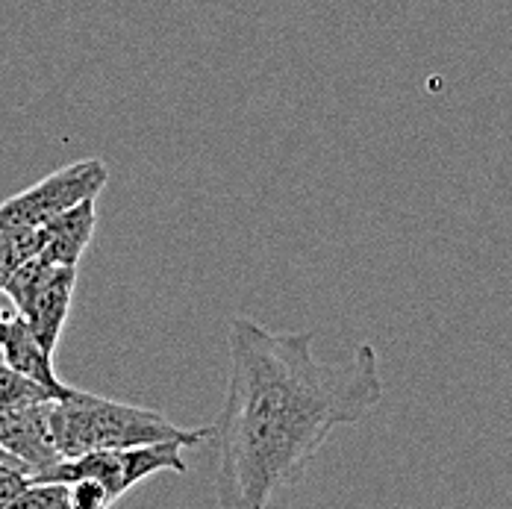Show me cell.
Listing matches in <instances>:
<instances>
[{"instance_id": "6da1fadb", "label": "cell", "mask_w": 512, "mask_h": 509, "mask_svg": "<svg viewBox=\"0 0 512 509\" xmlns=\"http://www.w3.org/2000/svg\"><path fill=\"white\" fill-rule=\"evenodd\" d=\"M312 342V333H274L245 315L230 321L227 395L209 439L218 509H268L336 430L380 407L383 374L371 342L339 362L315 357Z\"/></svg>"}, {"instance_id": "7a4b0ae2", "label": "cell", "mask_w": 512, "mask_h": 509, "mask_svg": "<svg viewBox=\"0 0 512 509\" xmlns=\"http://www.w3.org/2000/svg\"><path fill=\"white\" fill-rule=\"evenodd\" d=\"M51 430L62 459L162 442H183L186 448H198L212 439V427L186 430L154 409L130 407L80 389H74L65 401H53Z\"/></svg>"}, {"instance_id": "3957f363", "label": "cell", "mask_w": 512, "mask_h": 509, "mask_svg": "<svg viewBox=\"0 0 512 509\" xmlns=\"http://www.w3.org/2000/svg\"><path fill=\"white\" fill-rule=\"evenodd\" d=\"M183 442H162V445H145V448H121V451H92L83 457L59 459L56 465L33 474V483H74V480H98L118 501L142 480L154 477L159 471L183 474Z\"/></svg>"}, {"instance_id": "277c9868", "label": "cell", "mask_w": 512, "mask_h": 509, "mask_svg": "<svg viewBox=\"0 0 512 509\" xmlns=\"http://www.w3.org/2000/svg\"><path fill=\"white\" fill-rule=\"evenodd\" d=\"M106 183H109V168L103 165V159H80L65 168H56L45 180L33 183L30 189L0 204V230L45 227L74 206L98 201Z\"/></svg>"}, {"instance_id": "5b68a950", "label": "cell", "mask_w": 512, "mask_h": 509, "mask_svg": "<svg viewBox=\"0 0 512 509\" xmlns=\"http://www.w3.org/2000/svg\"><path fill=\"white\" fill-rule=\"evenodd\" d=\"M77 289V265H51L45 259L24 262L6 283V295L15 312L33 327L48 354H56L59 336L65 330L71 298Z\"/></svg>"}, {"instance_id": "8992f818", "label": "cell", "mask_w": 512, "mask_h": 509, "mask_svg": "<svg viewBox=\"0 0 512 509\" xmlns=\"http://www.w3.org/2000/svg\"><path fill=\"white\" fill-rule=\"evenodd\" d=\"M51 407L53 404L0 409V448L21 459L33 474L62 459L53 442Z\"/></svg>"}, {"instance_id": "52a82bcc", "label": "cell", "mask_w": 512, "mask_h": 509, "mask_svg": "<svg viewBox=\"0 0 512 509\" xmlns=\"http://www.w3.org/2000/svg\"><path fill=\"white\" fill-rule=\"evenodd\" d=\"M0 354L3 362L15 371H21L24 377L42 383L51 392L56 401H65L74 389L68 383H62L53 371V357L45 351V345L39 342V336L33 333V327L15 312L6 324V333L0 339Z\"/></svg>"}, {"instance_id": "ba28073f", "label": "cell", "mask_w": 512, "mask_h": 509, "mask_svg": "<svg viewBox=\"0 0 512 509\" xmlns=\"http://www.w3.org/2000/svg\"><path fill=\"white\" fill-rule=\"evenodd\" d=\"M95 227H98L95 201H86V204L62 212L51 224L36 227L39 259H45L51 265H77L86 254V248L92 245Z\"/></svg>"}, {"instance_id": "9c48e42d", "label": "cell", "mask_w": 512, "mask_h": 509, "mask_svg": "<svg viewBox=\"0 0 512 509\" xmlns=\"http://www.w3.org/2000/svg\"><path fill=\"white\" fill-rule=\"evenodd\" d=\"M51 392L24 377L21 371L9 368L6 362L0 365V409H21V407H39V404H53Z\"/></svg>"}, {"instance_id": "30bf717a", "label": "cell", "mask_w": 512, "mask_h": 509, "mask_svg": "<svg viewBox=\"0 0 512 509\" xmlns=\"http://www.w3.org/2000/svg\"><path fill=\"white\" fill-rule=\"evenodd\" d=\"M6 509H74L68 501L65 483H30L18 501Z\"/></svg>"}, {"instance_id": "8fae6325", "label": "cell", "mask_w": 512, "mask_h": 509, "mask_svg": "<svg viewBox=\"0 0 512 509\" xmlns=\"http://www.w3.org/2000/svg\"><path fill=\"white\" fill-rule=\"evenodd\" d=\"M68 486V501L74 509H109L115 501L112 495L106 492V486L98 480H74V483H65Z\"/></svg>"}, {"instance_id": "7c38bea8", "label": "cell", "mask_w": 512, "mask_h": 509, "mask_svg": "<svg viewBox=\"0 0 512 509\" xmlns=\"http://www.w3.org/2000/svg\"><path fill=\"white\" fill-rule=\"evenodd\" d=\"M6 324H9V318H6V315H0V339H3V333H6Z\"/></svg>"}]
</instances>
